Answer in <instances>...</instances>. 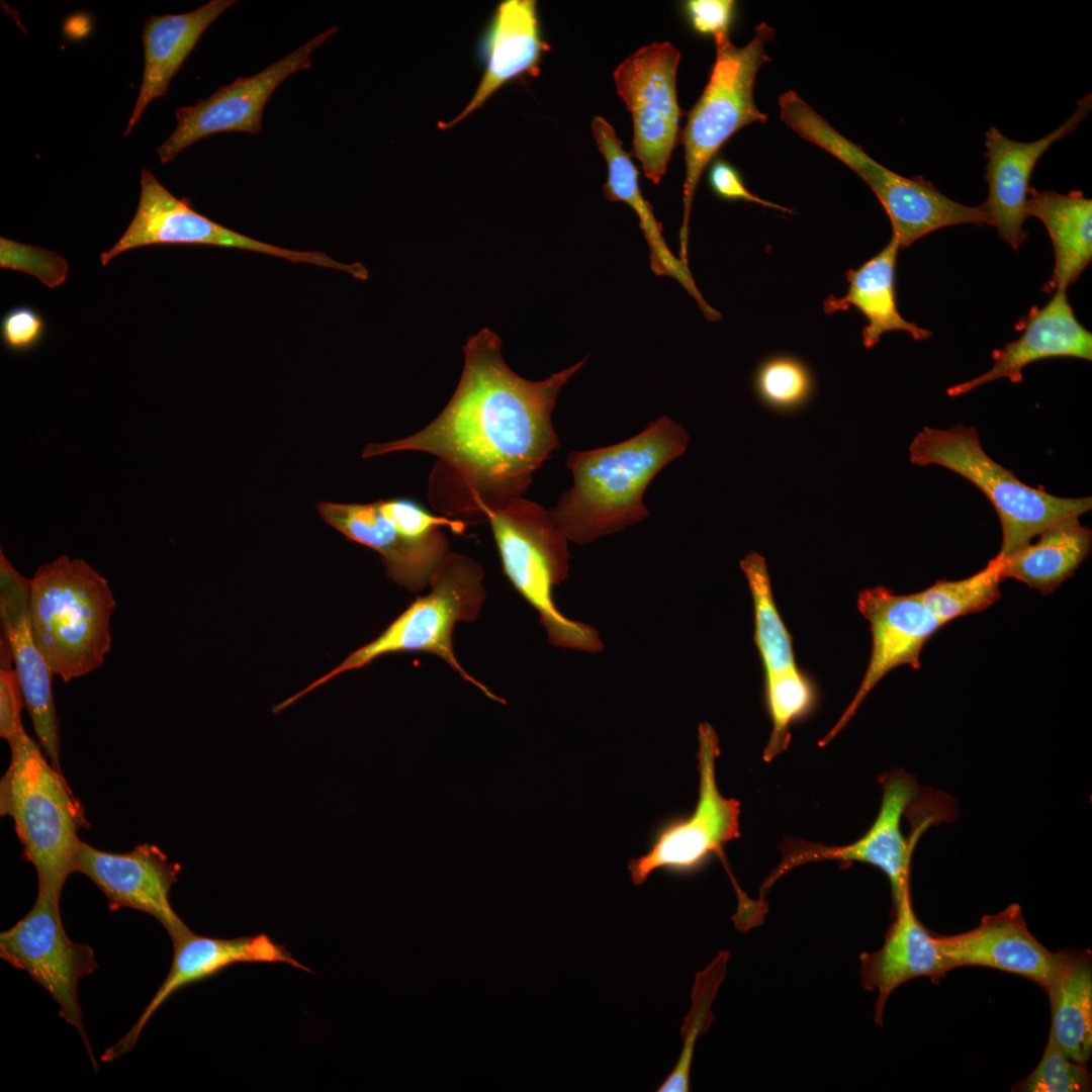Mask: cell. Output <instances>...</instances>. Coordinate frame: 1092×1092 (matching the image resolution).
<instances>
[{"mask_svg":"<svg viewBox=\"0 0 1092 1092\" xmlns=\"http://www.w3.org/2000/svg\"><path fill=\"white\" fill-rule=\"evenodd\" d=\"M502 340L487 328L463 346L464 367L443 411L419 432L367 444L363 458L391 452L433 455L429 476L432 507L477 524L520 497L534 472L559 447L552 412L561 388L588 356L541 381L515 373L502 355Z\"/></svg>","mask_w":1092,"mask_h":1092,"instance_id":"1","label":"cell"},{"mask_svg":"<svg viewBox=\"0 0 1092 1092\" xmlns=\"http://www.w3.org/2000/svg\"><path fill=\"white\" fill-rule=\"evenodd\" d=\"M689 436L667 416L636 436L587 451H572L566 466L573 477L550 513L568 541L586 544L633 526L649 512L643 495L651 480L682 455Z\"/></svg>","mask_w":1092,"mask_h":1092,"instance_id":"2","label":"cell"},{"mask_svg":"<svg viewBox=\"0 0 1092 1092\" xmlns=\"http://www.w3.org/2000/svg\"><path fill=\"white\" fill-rule=\"evenodd\" d=\"M10 765L1 779V815L12 817L23 854L35 868L38 894L57 903L77 872L78 829L84 812L63 777L22 727L10 740Z\"/></svg>","mask_w":1092,"mask_h":1092,"instance_id":"3","label":"cell"},{"mask_svg":"<svg viewBox=\"0 0 1092 1092\" xmlns=\"http://www.w3.org/2000/svg\"><path fill=\"white\" fill-rule=\"evenodd\" d=\"M115 606L107 579L83 559L62 555L37 568L30 579L29 621L53 674L69 682L103 665Z\"/></svg>","mask_w":1092,"mask_h":1092,"instance_id":"4","label":"cell"},{"mask_svg":"<svg viewBox=\"0 0 1092 1092\" xmlns=\"http://www.w3.org/2000/svg\"><path fill=\"white\" fill-rule=\"evenodd\" d=\"M698 742L697 805L690 815L667 819L657 827L649 849L630 860V878L634 885L640 886L655 871L675 876L692 875L717 856L737 896V909L732 920L737 930L746 932L762 924L768 906L766 901L752 900L740 888L724 855V846L740 836V803L724 797L718 789L715 761L720 755L719 739L709 723L699 725Z\"/></svg>","mask_w":1092,"mask_h":1092,"instance_id":"5","label":"cell"},{"mask_svg":"<svg viewBox=\"0 0 1092 1092\" xmlns=\"http://www.w3.org/2000/svg\"><path fill=\"white\" fill-rule=\"evenodd\" d=\"M484 571L473 558L450 552L430 580V592L418 597L376 638L350 653L339 665L283 701L278 713L335 676L362 668L380 656L396 652H426L444 660L488 698L506 703L462 667L453 648L457 623L478 618L486 597Z\"/></svg>","mask_w":1092,"mask_h":1092,"instance_id":"6","label":"cell"},{"mask_svg":"<svg viewBox=\"0 0 1092 1092\" xmlns=\"http://www.w3.org/2000/svg\"><path fill=\"white\" fill-rule=\"evenodd\" d=\"M486 522L505 575L538 613L548 641L556 647L598 653L604 645L593 626L562 614L553 587L568 575V539L550 510L523 496L490 512Z\"/></svg>","mask_w":1092,"mask_h":1092,"instance_id":"7","label":"cell"},{"mask_svg":"<svg viewBox=\"0 0 1092 1092\" xmlns=\"http://www.w3.org/2000/svg\"><path fill=\"white\" fill-rule=\"evenodd\" d=\"M778 103L787 126L842 162L870 187L890 219L891 238L900 249L946 226L990 225L983 205L962 204L922 177L907 178L888 169L838 132L796 91L782 93Z\"/></svg>","mask_w":1092,"mask_h":1092,"instance_id":"8","label":"cell"},{"mask_svg":"<svg viewBox=\"0 0 1092 1092\" xmlns=\"http://www.w3.org/2000/svg\"><path fill=\"white\" fill-rule=\"evenodd\" d=\"M909 459L919 466L939 465L977 486L995 509L1002 528L998 554L1007 556L1053 524L1080 517L1092 508L1091 496L1068 498L1021 482L984 451L974 427H924L909 445Z\"/></svg>","mask_w":1092,"mask_h":1092,"instance_id":"9","label":"cell"},{"mask_svg":"<svg viewBox=\"0 0 1092 1092\" xmlns=\"http://www.w3.org/2000/svg\"><path fill=\"white\" fill-rule=\"evenodd\" d=\"M774 36L775 29L760 22L755 26L750 41L741 48L732 43L729 34L714 38L716 59L709 81L689 113L681 133L686 178L679 258L686 263H689L691 208L703 172L736 131L748 124L767 120V115L755 104L754 84L759 69L770 61L765 53V44Z\"/></svg>","mask_w":1092,"mask_h":1092,"instance_id":"10","label":"cell"},{"mask_svg":"<svg viewBox=\"0 0 1092 1092\" xmlns=\"http://www.w3.org/2000/svg\"><path fill=\"white\" fill-rule=\"evenodd\" d=\"M879 782L883 797L879 813L868 831L857 840L842 846H830L802 839L786 838L779 845L782 859L760 886V897L783 876L808 862L834 860L842 866L852 862L871 864L882 871L891 886L893 903L910 888V867L919 836L932 823L917 822L909 837L902 832V818L907 815L921 788L904 770H892Z\"/></svg>","mask_w":1092,"mask_h":1092,"instance_id":"11","label":"cell"},{"mask_svg":"<svg viewBox=\"0 0 1092 1092\" xmlns=\"http://www.w3.org/2000/svg\"><path fill=\"white\" fill-rule=\"evenodd\" d=\"M0 957L23 970L47 990L60 1015L78 1031L95 1070L97 1062L82 1021L78 997L79 980L92 974L98 964L93 948L67 935L60 903L37 895L29 912L0 934Z\"/></svg>","mask_w":1092,"mask_h":1092,"instance_id":"12","label":"cell"},{"mask_svg":"<svg viewBox=\"0 0 1092 1092\" xmlns=\"http://www.w3.org/2000/svg\"><path fill=\"white\" fill-rule=\"evenodd\" d=\"M161 244L209 245L262 253L293 263H306L340 270L355 276L357 264H344L323 252L295 251L255 240L232 231L195 211L188 201L171 194L154 176L143 169L141 195L132 220L120 239L100 255L106 266L130 249Z\"/></svg>","mask_w":1092,"mask_h":1092,"instance_id":"13","label":"cell"},{"mask_svg":"<svg viewBox=\"0 0 1092 1092\" xmlns=\"http://www.w3.org/2000/svg\"><path fill=\"white\" fill-rule=\"evenodd\" d=\"M679 51L670 42L644 46L614 71L618 94L633 120V154L644 175L658 184L679 138L676 96Z\"/></svg>","mask_w":1092,"mask_h":1092,"instance_id":"14","label":"cell"},{"mask_svg":"<svg viewBox=\"0 0 1092 1092\" xmlns=\"http://www.w3.org/2000/svg\"><path fill=\"white\" fill-rule=\"evenodd\" d=\"M338 31L332 26L259 73L220 86L211 96L176 110L173 133L157 149L162 163L174 160L195 142L219 132L257 134L264 107L276 88L295 72L311 67V56Z\"/></svg>","mask_w":1092,"mask_h":1092,"instance_id":"15","label":"cell"},{"mask_svg":"<svg viewBox=\"0 0 1092 1092\" xmlns=\"http://www.w3.org/2000/svg\"><path fill=\"white\" fill-rule=\"evenodd\" d=\"M857 608L870 623L873 642L870 661L854 697L819 741L820 746L829 743L844 728L890 670L904 664L919 669L924 645L943 626L914 594L896 595L884 586L861 590Z\"/></svg>","mask_w":1092,"mask_h":1092,"instance_id":"16","label":"cell"},{"mask_svg":"<svg viewBox=\"0 0 1092 1092\" xmlns=\"http://www.w3.org/2000/svg\"><path fill=\"white\" fill-rule=\"evenodd\" d=\"M181 866L169 862L156 845L138 844L125 853L107 852L80 841L77 872L87 876L104 894L111 911L122 907L156 918L172 942L190 931L169 901Z\"/></svg>","mask_w":1092,"mask_h":1092,"instance_id":"17","label":"cell"},{"mask_svg":"<svg viewBox=\"0 0 1092 1092\" xmlns=\"http://www.w3.org/2000/svg\"><path fill=\"white\" fill-rule=\"evenodd\" d=\"M1092 109V95L1077 103L1073 113L1056 129L1033 142H1018L992 126L985 134L987 158L984 179L989 193L982 204L990 225L1014 250L1027 240L1023 228L1027 218L1026 201L1032 172L1040 157L1053 144L1074 132Z\"/></svg>","mask_w":1092,"mask_h":1092,"instance_id":"18","label":"cell"},{"mask_svg":"<svg viewBox=\"0 0 1092 1092\" xmlns=\"http://www.w3.org/2000/svg\"><path fill=\"white\" fill-rule=\"evenodd\" d=\"M316 511L331 527L348 540L366 546L381 556L385 574L411 592H420L450 553L442 530L424 539H414L401 531L372 503L318 502Z\"/></svg>","mask_w":1092,"mask_h":1092,"instance_id":"19","label":"cell"},{"mask_svg":"<svg viewBox=\"0 0 1092 1092\" xmlns=\"http://www.w3.org/2000/svg\"><path fill=\"white\" fill-rule=\"evenodd\" d=\"M30 579L23 577L0 551L1 632L11 647L24 705L40 746L60 772V732L51 671L36 647L29 621Z\"/></svg>","mask_w":1092,"mask_h":1092,"instance_id":"20","label":"cell"},{"mask_svg":"<svg viewBox=\"0 0 1092 1092\" xmlns=\"http://www.w3.org/2000/svg\"><path fill=\"white\" fill-rule=\"evenodd\" d=\"M172 943L173 960L165 980L127 1033L104 1051L102 1062H111L131 1051L148 1020L179 989L208 979L234 964L284 963L311 972L265 933L223 939L190 930Z\"/></svg>","mask_w":1092,"mask_h":1092,"instance_id":"21","label":"cell"},{"mask_svg":"<svg viewBox=\"0 0 1092 1092\" xmlns=\"http://www.w3.org/2000/svg\"><path fill=\"white\" fill-rule=\"evenodd\" d=\"M548 50L541 32L537 2L500 1L479 38L477 57L483 74L478 86L462 111L448 122H439V128L446 130L457 125L514 80L538 75L539 64Z\"/></svg>","mask_w":1092,"mask_h":1092,"instance_id":"22","label":"cell"},{"mask_svg":"<svg viewBox=\"0 0 1092 1092\" xmlns=\"http://www.w3.org/2000/svg\"><path fill=\"white\" fill-rule=\"evenodd\" d=\"M1041 307H1033L1020 322L1021 335L1002 348L992 351L993 366L980 376L947 388L956 397L971 390L1006 378L1012 383L1023 380V369L1036 361L1071 357L1092 360V334L1077 318L1067 296V290L1054 291Z\"/></svg>","mask_w":1092,"mask_h":1092,"instance_id":"23","label":"cell"},{"mask_svg":"<svg viewBox=\"0 0 1092 1092\" xmlns=\"http://www.w3.org/2000/svg\"><path fill=\"white\" fill-rule=\"evenodd\" d=\"M950 969L981 966L1013 973L1046 988L1057 952L1044 947L1028 930L1018 904L981 918L969 931L935 936Z\"/></svg>","mask_w":1092,"mask_h":1092,"instance_id":"24","label":"cell"},{"mask_svg":"<svg viewBox=\"0 0 1092 1092\" xmlns=\"http://www.w3.org/2000/svg\"><path fill=\"white\" fill-rule=\"evenodd\" d=\"M893 920L883 945L859 957L860 983L868 991H877L875 1023L882 1025L889 996L905 982L929 977L937 983L951 969L936 938L917 918L910 888L893 903Z\"/></svg>","mask_w":1092,"mask_h":1092,"instance_id":"25","label":"cell"},{"mask_svg":"<svg viewBox=\"0 0 1092 1092\" xmlns=\"http://www.w3.org/2000/svg\"><path fill=\"white\" fill-rule=\"evenodd\" d=\"M592 130L597 146L608 166V178L604 195L611 201L628 204L635 212L649 248L650 267L657 276L674 278L696 300L708 321H719L721 313L712 307L698 289L689 263L676 258L669 250L662 235V225L656 219L651 204L641 192L639 173L632 158L622 146L612 125L602 116L592 120Z\"/></svg>","mask_w":1092,"mask_h":1092,"instance_id":"26","label":"cell"},{"mask_svg":"<svg viewBox=\"0 0 1092 1092\" xmlns=\"http://www.w3.org/2000/svg\"><path fill=\"white\" fill-rule=\"evenodd\" d=\"M234 0H212L191 12L151 16L144 25L145 69L135 105L123 135L127 136L146 107L167 93L169 83L207 29Z\"/></svg>","mask_w":1092,"mask_h":1092,"instance_id":"27","label":"cell"},{"mask_svg":"<svg viewBox=\"0 0 1092 1092\" xmlns=\"http://www.w3.org/2000/svg\"><path fill=\"white\" fill-rule=\"evenodd\" d=\"M899 250L898 244L891 238L879 253L861 266L845 272L848 288L844 295H830L823 303L826 314L855 308L863 315L867 325L861 335L867 349L877 345L882 335L894 331L908 333L915 341L931 337L927 329L905 320L898 309L896 265Z\"/></svg>","mask_w":1092,"mask_h":1092,"instance_id":"28","label":"cell"},{"mask_svg":"<svg viewBox=\"0 0 1092 1092\" xmlns=\"http://www.w3.org/2000/svg\"><path fill=\"white\" fill-rule=\"evenodd\" d=\"M1025 210L1043 223L1054 248V269L1043 290H1067L1092 260V199L1081 190L1062 194L1030 187Z\"/></svg>","mask_w":1092,"mask_h":1092,"instance_id":"29","label":"cell"},{"mask_svg":"<svg viewBox=\"0 0 1092 1092\" xmlns=\"http://www.w3.org/2000/svg\"><path fill=\"white\" fill-rule=\"evenodd\" d=\"M1052 1007L1050 1034L1073 1061L1087 1065L1092 1052V964L1087 950L1057 952L1044 989Z\"/></svg>","mask_w":1092,"mask_h":1092,"instance_id":"30","label":"cell"},{"mask_svg":"<svg viewBox=\"0 0 1092 1092\" xmlns=\"http://www.w3.org/2000/svg\"><path fill=\"white\" fill-rule=\"evenodd\" d=\"M1036 543H1027L1001 556L1003 579L1010 577L1049 594L1073 576L1092 548V532L1079 517L1048 527Z\"/></svg>","mask_w":1092,"mask_h":1092,"instance_id":"31","label":"cell"},{"mask_svg":"<svg viewBox=\"0 0 1092 1092\" xmlns=\"http://www.w3.org/2000/svg\"><path fill=\"white\" fill-rule=\"evenodd\" d=\"M740 568L752 598L753 642L761 658L764 677L798 668L793 637L776 606L764 557L751 551L740 560Z\"/></svg>","mask_w":1092,"mask_h":1092,"instance_id":"32","label":"cell"},{"mask_svg":"<svg viewBox=\"0 0 1092 1092\" xmlns=\"http://www.w3.org/2000/svg\"><path fill=\"white\" fill-rule=\"evenodd\" d=\"M763 693L771 731L762 759L770 762L788 749L791 726L816 710L819 694L813 679L799 668L765 676Z\"/></svg>","mask_w":1092,"mask_h":1092,"instance_id":"33","label":"cell"},{"mask_svg":"<svg viewBox=\"0 0 1092 1092\" xmlns=\"http://www.w3.org/2000/svg\"><path fill=\"white\" fill-rule=\"evenodd\" d=\"M1002 559L999 554L973 575L960 580H938L916 598L943 624L981 612L1000 599Z\"/></svg>","mask_w":1092,"mask_h":1092,"instance_id":"34","label":"cell"},{"mask_svg":"<svg viewBox=\"0 0 1092 1092\" xmlns=\"http://www.w3.org/2000/svg\"><path fill=\"white\" fill-rule=\"evenodd\" d=\"M729 957V951H720L703 971L696 975L691 1009L680 1030L684 1040L682 1049L674 1068L658 1087V1092L690 1091V1074L696 1042L699 1036L707 1032L714 1019L711 1006L725 977Z\"/></svg>","mask_w":1092,"mask_h":1092,"instance_id":"35","label":"cell"},{"mask_svg":"<svg viewBox=\"0 0 1092 1092\" xmlns=\"http://www.w3.org/2000/svg\"><path fill=\"white\" fill-rule=\"evenodd\" d=\"M753 389L759 401L772 412L790 414L810 402L815 379L808 365L796 356L777 354L756 367Z\"/></svg>","mask_w":1092,"mask_h":1092,"instance_id":"36","label":"cell"},{"mask_svg":"<svg viewBox=\"0 0 1092 1092\" xmlns=\"http://www.w3.org/2000/svg\"><path fill=\"white\" fill-rule=\"evenodd\" d=\"M1091 1088L1086 1065L1071 1060L1050 1034L1037 1067L1013 1090L1022 1092H1082Z\"/></svg>","mask_w":1092,"mask_h":1092,"instance_id":"37","label":"cell"},{"mask_svg":"<svg viewBox=\"0 0 1092 1092\" xmlns=\"http://www.w3.org/2000/svg\"><path fill=\"white\" fill-rule=\"evenodd\" d=\"M10 644L0 634V736L10 740L22 727L21 708L24 703Z\"/></svg>","mask_w":1092,"mask_h":1092,"instance_id":"38","label":"cell"},{"mask_svg":"<svg viewBox=\"0 0 1092 1092\" xmlns=\"http://www.w3.org/2000/svg\"><path fill=\"white\" fill-rule=\"evenodd\" d=\"M46 322L33 308L25 305L8 310L1 321V339L7 350L25 353L43 339Z\"/></svg>","mask_w":1092,"mask_h":1092,"instance_id":"39","label":"cell"},{"mask_svg":"<svg viewBox=\"0 0 1092 1092\" xmlns=\"http://www.w3.org/2000/svg\"><path fill=\"white\" fill-rule=\"evenodd\" d=\"M708 184L712 192L722 200L756 203L784 212H792L789 208L752 193L746 187L738 170L725 160L713 161L708 171Z\"/></svg>","mask_w":1092,"mask_h":1092,"instance_id":"40","label":"cell"},{"mask_svg":"<svg viewBox=\"0 0 1092 1092\" xmlns=\"http://www.w3.org/2000/svg\"><path fill=\"white\" fill-rule=\"evenodd\" d=\"M686 13L695 31L714 38L728 35L734 14L735 2L731 0H690Z\"/></svg>","mask_w":1092,"mask_h":1092,"instance_id":"41","label":"cell"},{"mask_svg":"<svg viewBox=\"0 0 1092 1092\" xmlns=\"http://www.w3.org/2000/svg\"><path fill=\"white\" fill-rule=\"evenodd\" d=\"M24 250L29 256V261H16L7 268L32 274L51 288L59 286L66 280L68 264L65 259L54 252L31 246H24Z\"/></svg>","mask_w":1092,"mask_h":1092,"instance_id":"42","label":"cell"}]
</instances>
